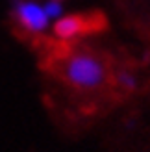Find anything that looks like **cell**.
<instances>
[{"instance_id":"cell-5","label":"cell","mask_w":150,"mask_h":152,"mask_svg":"<svg viewBox=\"0 0 150 152\" xmlns=\"http://www.w3.org/2000/svg\"><path fill=\"white\" fill-rule=\"evenodd\" d=\"M47 13H48V17H58V15L61 13V6H59L58 2H48Z\"/></svg>"},{"instance_id":"cell-2","label":"cell","mask_w":150,"mask_h":152,"mask_svg":"<svg viewBox=\"0 0 150 152\" xmlns=\"http://www.w3.org/2000/svg\"><path fill=\"white\" fill-rule=\"evenodd\" d=\"M108 28V19L102 11H87L78 15H69L58 20L54 24V34L59 39H72V37L87 35V34H98Z\"/></svg>"},{"instance_id":"cell-3","label":"cell","mask_w":150,"mask_h":152,"mask_svg":"<svg viewBox=\"0 0 150 152\" xmlns=\"http://www.w3.org/2000/svg\"><path fill=\"white\" fill-rule=\"evenodd\" d=\"M13 20L22 34H39L47 26V13L33 2H17L13 7Z\"/></svg>"},{"instance_id":"cell-1","label":"cell","mask_w":150,"mask_h":152,"mask_svg":"<svg viewBox=\"0 0 150 152\" xmlns=\"http://www.w3.org/2000/svg\"><path fill=\"white\" fill-rule=\"evenodd\" d=\"M33 45L41 50V67L65 87L85 95L115 91V63L108 52L44 37Z\"/></svg>"},{"instance_id":"cell-4","label":"cell","mask_w":150,"mask_h":152,"mask_svg":"<svg viewBox=\"0 0 150 152\" xmlns=\"http://www.w3.org/2000/svg\"><path fill=\"white\" fill-rule=\"evenodd\" d=\"M137 86V80L130 71H115V91L130 93Z\"/></svg>"}]
</instances>
